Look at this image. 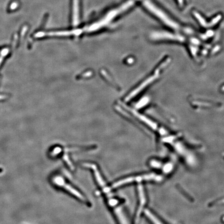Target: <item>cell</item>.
<instances>
[{
    "instance_id": "4",
    "label": "cell",
    "mask_w": 224,
    "mask_h": 224,
    "mask_svg": "<svg viewBox=\"0 0 224 224\" xmlns=\"http://www.w3.org/2000/svg\"><path fill=\"white\" fill-rule=\"evenodd\" d=\"M8 52H9V50L7 48H5V49L2 50V55H1V57L0 58V64L1 63L2 60L3 59V58L5 57L6 56V55L7 54Z\"/></svg>"
},
{
    "instance_id": "5",
    "label": "cell",
    "mask_w": 224,
    "mask_h": 224,
    "mask_svg": "<svg viewBox=\"0 0 224 224\" xmlns=\"http://www.w3.org/2000/svg\"><path fill=\"white\" fill-rule=\"evenodd\" d=\"M18 6V4L16 2H14L12 4V5H10V9H14L15 8H16Z\"/></svg>"
},
{
    "instance_id": "3",
    "label": "cell",
    "mask_w": 224,
    "mask_h": 224,
    "mask_svg": "<svg viewBox=\"0 0 224 224\" xmlns=\"http://www.w3.org/2000/svg\"><path fill=\"white\" fill-rule=\"evenodd\" d=\"M55 182L57 185H59L60 186H62L64 189L68 190V191H70V193H71L73 195L75 196L76 197L78 198L81 200L84 199V198L82 197V195L80 193H78V191H77V190H76L75 189L72 188L70 185H68L67 184L65 183V182L63 181V179H62L61 178L57 177L55 179Z\"/></svg>"
},
{
    "instance_id": "2",
    "label": "cell",
    "mask_w": 224,
    "mask_h": 224,
    "mask_svg": "<svg viewBox=\"0 0 224 224\" xmlns=\"http://www.w3.org/2000/svg\"><path fill=\"white\" fill-rule=\"evenodd\" d=\"M161 177L160 176L157 175L156 174H148L142 175L136 177H128L123 179H121L120 181L117 182L113 185L114 188L119 187L122 185H125L127 184L132 183L134 182H140L143 181H158L161 179Z\"/></svg>"
},
{
    "instance_id": "1",
    "label": "cell",
    "mask_w": 224,
    "mask_h": 224,
    "mask_svg": "<svg viewBox=\"0 0 224 224\" xmlns=\"http://www.w3.org/2000/svg\"><path fill=\"white\" fill-rule=\"evenodd\" d=\"M144 5L146 6L147 9L150 10L157 17H158L159 18L163 21L166 25L175 29H179V26L177 23L173 20L172 19L170 18L165 12H163V10H161V9L155 6L154 4H152V2L149 1H146L144 2Z\"/></svg>"
},
{
    "instance_id": "6",
    "label": "cell",
    "mask_w": 224,
    "mask_h": 224,
    "mask_svg": "<svg viewBox=\"0 0 224 224\" xmlns=\"http://www.w3.org/2000/svg\"><path fill=\"white\" fill-rule=\"evenodd\" d=\"M2 171V169L1 168H0V173Z\"/></svg>"
}]
</instances>
